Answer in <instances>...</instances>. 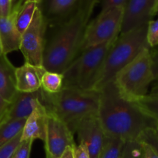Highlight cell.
Here are the masks:
<instances>
[{
	"mask_svg": "<svg viewBox=\"0 0 158 158\" xmlns=\"http://www.w3.org/2000/svg\"><path fill=\"white\" fill-rule=\"evenodd\" d=\"M99 93L97 116L106 137L125 142L139 140L146 130L155 128V122L137 103L121 96L114 81L105 85Z\"/></svg>",
	"mask_w": 158,
	"mask_h": 158,
	"instance_id": "obj_1",
	"label": "cell"
},
{
	"mask_svg": "<svg viewBox=\"0 0 158 158\" xmlns=\"http://www.w3.org/2000/svg\"><path fill=\"white\" fill-rule=\"evenodd\" d=\"M94 5L80 3L76 12L63 23L46 46L43 67L63 73L80 52L85 29Z\"/></svg>",
	"mask_w": 158,
	"mask_h": 158,
	"instance_id": "obj_2",
	"label": "cell"
},
{
	"mask_svg": "<svg viewBox=\"0 0 158 158\" xmlns=\"http://www.w3.org/2000/svg\"><path fill=\"white\" fill-rule=\"evenodd\" d=\"M148 24L119 35L106 54L103 65L94 81L92 90L99 91L113 81L117 73L142 50L151 49L147 41Z\"/></svg>",
	"mask_w": 158,
	"mask_h": 158,
	"instance_id": "obj_3",
	"label": "cell"
},
{
	"mask_svg": "<svg viewBox=\"0 0 158 158\" xmlns=\"http://www.w3.org/2000/svg\"><path fill=\"white\" fill-rule=\"evenodd\" d=\"M99 97V91L63 86L53 95L45 93L44 105L48 112L60 117L72 130L83 118L97 115Z\"/></svg>",
	"mask_w": 158,
	"mask_h": 158,
	"instance_id": "obj_4",
	"label": "cell"
},
{
	"mask_svg": "<svg viewBox=\"0 0 158 158\" xmlns=\"http://www.w3.org/2000/svg\"><path fill=\"white\" fill-rule=\"evenodd\" d=\"M119 93L125 99L136 103L148 94L155 81L152 69L151 49H144L116 75L114 79Z\"/></svg>",
	"mask_w": 158,
	"mask_h": 158,
	"instance_id": "obj_5",
	"label": "cell"
},
{
	"mask_svg": "<svg viewBox=\"0 0 158 158\" xmlns=\"http://www.w3.org/2000/svg\"><path fill=\"white\" fill-rule=\"evenodd\" d=\"M115 41L116 40L82 51L63 73V86L92 90L105 57Z\"/></svg>",
	"mask_w": 158,
	"mask_h": 158,
	"instance_id": "obj_6",
	"label": "cell"
},
{
	"mask_svg": "<svg viewBox=\"0 0 158 158\" xmlns=\"http://www.w3.org/2000/svg\"><path fill=\"white\" fill-rule=\"evenodd\" d=\"M124 7H113L100 12L85 29L80 52L88 48L114 41L121 32Z\"/></svg>",
	"mask_w": 158,
	"mask_h": 158,
	"instance_id": "obj_7",
	"label": "cell"
},
{
	"mask_svg": "<svg viewBox=\"0 0 158 158\" xmlns=\"http://www.w3.org/2000/svg\"><path fill=\"white\" fill-rule=\"evenodd\" d=\"M46 18L40 6L29 26L21 35L19 50L26 63L35 66H43V56L46 46Z\"/></svg>",
	"mask_w": 158,
	"mask_h": 158,
	"instance_id": "obj_8",
	"label": "cell"
},
{
	"mask_svg": "<svg viewBox=\"0 0 158 158\" xmlns=\"http://www.w3.org/2000/svg\"><path fill=\"white\" fill-rule=\"evenodd\" d=\"M45 143L46 158H61L68 147L76 144L73 133L68 125L54 114L48 112Z\"/></svg>",
	"mask_w": 158,
	"mask_h": 158,
	"instance_id": "obj_9",
	"label": "cell"
},
{
	"mask_svg": "<svg viewBox=\"0 0 158 158\" xmlns=\"http://www.w3.org/2000/svg\"><path fill=\"white\" fill-rule=\"evenodd\" d=\"M77 133L80 143L84 145L90 158H98L104 142L105 135L98 116L94 115L83 118L77 122L72 130Z\"/></svg>",
	"mask_w": 158,
	"mask_h": 158,
	"instance_id": "obj_10",
	"label": "cell"
},
{
	"mask_svg": "<svg viewBox=\"0 0 158 158\" xmlns=\"http://www.w3.org/2000/svg\"><path fill=\"white\" fill-rule=\"evenodd\" d=\"M156 0H128L123 11L120 34L148 24L154 17Z\"/></svg>",
	"mask_w": 158,
	"mask_h": 158,
	"instance_id": "obj_11",
	"label": "cell"
},
{
	"mask_svg": "<svg viewBox=\"0 0 158 158\" xmlns=\"http://www.w3.org/2000/svg\"><path fill=\"white\" fill-rule=\"evenodd\" d=\"M44 100L45 93L42 89L33 93L18 92L11 101L3 122L26 120L40 103L44 104Z\"/></svg>",
	"mask_w": 158,
	"mask_h": 158,
	"instance_id": "obj_12",
	"label": "cell"
},
{
	"mask_svg": "<svg viewBox=\"0 0 158 158\" xmlns=\"http://www.w3.org/2000/svg\"><path fill=\"white\" fill-rule=\"evenodd\" d=\"M23 2V0H18L13 5L9 15L0 16V41L5 55L20 49L22 34L17 29L15 19Z\"/></svg>",
	"mask_w": 158,
	"mask_h": 158,
	"instance_id": "obj_13",
	"label": "cell"
},
{
	"mask_svg": "<svg viewBox=\"0 0 158 158\" xmlns=\"http://www.w3.org/2000/svg\"><path fill=\"white\" fill-rule=\"evenodd\" d=\"M48 110L43 103H40L26 120L21 135V141L26 140H46Z\"/></svg>",
	"mask_w": 158,
	"mask_h": 158,
	"instance_id": "obj_14",
	"label": "cell"
},
{
	"mask_svg": "<svg viewBox=\"0 0 158 158\" xmlns=\"http://www.w3.org/2000/svg\"><path fill=\"white\" fill-rule=\"evenodd\" d=\"M46 69L26 63L15 67V86L18 92L33 93L41 89V80Z\"/></svg>",
	"mask_w": 158,
	"mask_h": 158,
	"instance_id": "obj_15",
	"label": "cell"
},
{
	"mask_svg": "<svg viewBox=\"0 0 158 158\" xmlns=\"http://www.w3.org/2000/svg\"><path fill=\"white\" fill-rule=\"evenodd\" d=\"M15 67L11 63L7 55H0V95L11 103L18 93L15 86Z\"/></svg>",
	"mask_w": 158,
	"mask_h": 158,
	"instance_id": "obj_16",
	"label": "cell"
},
{
	"mask_svg": "<svg viewBox=\"0 0 158 158\" xmlns=\"http://www.w3.org/2000/svg\"><path fill=\"white\" fill-rule=\"evenodd\" d=\"M80 2V0H46V12L52 18H61L78 7Z\"/></svg>",
	"mask_w": 158,
	"mask_h": 158,
	"instance_id": "obj_17",
	"label": "cell"
},
{
	"mask_svg": "<svg viewBox=\"0 0 158 158\" xmlns=\"http://www.w3.org/2000/svg\"><path fill=\"white\" fill-rule=\"evenodd\" d=\"M63 86V73L46 70L42 77L41 89L49 95L57 94Z\"/></svg>",
	"mask_w": 158,
	"mask_h": 158,
	"instance_id": "obj_18",
	"label": "cell"
},
{
	"mask_svg": "<svg viewBox=\"0 0 158 158\" xmlns=\"http://www.w3.org/2000/svg\"><path fill=\"white\" fill-rule=\"evenodd\" d=\"M26 120H14L0 123V147L22 133Z\"/></svg>",
	"mask_w": 158,
	"mask_h": 158,
	"instance_id": "obj_19",
	"label": "cell"
},
{
	"mask_svg": "<svg viewBox=\"0 0 158 158\" xmlns=\"http://www.w3.org/2000/svg\"><path fill=\"white\" fill-rule=\"evenodd\" d=\"M125 143L121 139L106 137L98 158H120Z\"/></svg>",
	"mask_w": 158,
	"mask_h": 158,
	"instance_id": "obj_20",
	"label": "cell"
},
{
	"mask_svg": "<svg viewBox=\"0 0 158 158\" xmlns=\"http://www.w3.org/2000/svg\"><path fill=\"white\" fill-rule=\"evenodd\" d=\"M136 103L148 117L158 125V94H148Z\"/></svg>",
	"mask_w": 158,
	"mask_h": 158,
	"instance_id": "obj_21",
	"label": "cell"
},
{
	"mask_svg": "<svg viewBox=\"0 0 158 158\" xmlns=\"http://www.w3.org/2000/svg\"><path fill=\"white\" fill-rule=\"evenodd\" d=\"M142 144L140 140H130L124 144L120 158H141Z\"/></svg>",
	"mask_w": 158,
	"mask_h": 158,
	"instance_id": "obj_22",
	"label": "cell"
},
{
	"mask_svg": "<svg viewBox=\"0 0 158 158\" xmlns=\"http://www.w3.org/2000/svg\"><path fill=\"white\" fill-rule=\"evenodd\" d=\"M22 133L14 137L10 141L0 147V158H12L15 150L21 143Z\"/></svg>",
	"mask_w": 158,
	"mask_h": 158,
	"instance_id": "obj_23",
	"label": "cell"
},
{
	"mask_svg": "<svg viewBox=\"0 0 158 158\" xmlns=\"http://www.w3.org/2000/svg\"><path fill=\"white\" fill-rule=\"evenodd\" d=\"M147 41L151 49L158 46V18L155 20L151 19L148 22Z\"/></svg>",
	"mask_w": 158,
	"mask_h": 158,
	"instance_id": "obj_24",
	"label": "cell"
},
{
	"mask_svg": "<svg viewBox=\"0 0 158 158\" xmlns=\"http://www.w3.org/2000/svg\"><path fill=\"white\" fill-rule=\"evenodd\" d=\"M139 140L151 145L158 154V135L155 128H148L140 136Z\"/></svg>",
	"mask_w": 158,
	"mask_h": 158,
	"instance_id": "obj_25",
	"label": "cell"
},
{
	"mask_svg": "<svg viewBox=\"0 0 158 158\" xmlns=\"http://www.w3.org/2000/svg\"><path fill=\"white\" fill-rule=\"evenodd\" d=\"M33 140H26L21 142L19 146L15 150L12 158H29Z\"/></svg>",
	"mask_w": 158,
	"mask_h": 158,
	"instance_id": "obj_26",
	"label": "cell"
},
{
	"mask_svg": "<svg viewBox=\"0 0 158 158\" xmlns=\"http://www.w3.org/2000/svg\"><path fill=\"white\" fill-rule=\"evenodd\" d=\"M128 0H101L100 12L113 7H124Z\"/></svg>",
	"mask_w": 158,
	"mask_h": 158,
	"instance_id": "obj_27",
	"label": "cell"
},
{
	"mask_svg": "<svg viewBox=\"0 0 158 158\" xmlns=\"http://www.w3.org/2000/svg\"><path fill=\"white\" fill-rule=\"evenodd\" d=\"M12 7V0H0V16L6 17L10 15Z\"/></svg>",
	"mask_w": 158,
	"mask_h": 158,
	"instance_id": "obj_28",
	"label": "cell"
},
{
	"mask_svg": "<svg viewBox=\"0 0 158 158\" xmlns=\"http://www.w3.org/2000/svg\"><path fill=\"white\" fill-rule=\"evenodd\" d=\"M74 158H90L87 148L82 143L75 144L73 147Z\"/></svg>",
	"mask_w": 158,
	"mask_h": 158,
	"instance_id": "obj_29",
	"label": "cell"
},
{
	"mask_svg": "<svg viewBox=\"0 0 158 158\" xmlns=\"http://www.w3.org/2000/svg\"><path fill=\"white\" fill-rule=\"evenodd\" d=\"M142 144V157L141 158H158L157 153L154 148L148 143L140 141Z\"/></svg>",
	"mask_w": 158,
	"mask_h": 158,
	"instance_id": "obj_30",
	"label": "cell"
},
{
	"mask_svg": "<svg viewBox=\"0 0 158 158\" xmlns=\"http://www.w3.org/2000/svg\"><path fill=\"white\" fill-rule=\"evenodd\" d=\"M151 60H152V69L155 81L158 80V49H151Z\"/></svg>",
	"mask_w": 158,
	"mask_h": 158,
	"instance_id": "obj_31",
	"label": "cell"
},
{
	"mask_svg": "<svg viewBox=\"0 0 158 158\" xmlns=\"http://www.w3.org/2000/svg\"><path fill=\"white\" fill-rule=\"evenodd\" d=\"M10 103L6 101L1 95H0V123L4 121V119L7 114L8 109L9 107Z\"/></svg>",
	"mask_w": 158,
	"mask_h": 158,
	"instance_id": "obj_32",
	"label": "cell"
},
{
	"mask_svg": "<svg viewBox=\"0 0 158 158\" xmlns=\"http://www.w3.org/2000/svg\"><path fill=\"white\" fill-rule=\"evenodd\" d=\"M61 158H74L73 149V147H68L66 151H64Z\"/></svg>",
	"mask_w": 158,
	"mask_h": 158,
	"instance_id": "obj_33",
	"label": "cell"
},
{
	"mask_svg": "<svg viewBox=\"0 0 158 158\" xmlns=\"http://www.w3.org/2000/svg\"><path fill=\"white\" fill-rule=\"evenodd\" d=\"M151 94H158V80L155 81L151 89Z\"/></svg>",
	"mask_w": 158,
	"mask_h": 158,
	"instance_id": "obj_34",
	"label": "cell"
},
{
	"mask_svg": "<svg viewBox=\"0 0 158 158\" xmlns=\"http://www.w3.org/2000/svg\"><path fill=\"white\" fill-rule=\"evenodd\" d=\"M80 2L82 3H86V4H92V5H95L97 4L98 2L97 0H80Z\"/></svg>",
	"mask_w": 158,
	"mask_h": 158,
	"instance_id": "obj_35",
	"label": "cell"
},
{
	"mask_svg": "<svg viewBox=\"0 0 158 158\" xmlns=\"http://www.w3.org/2000/svg\"><path fill=\"white\" fill-rule=\"evenodd\" d=\"M157 6H158V0H156L155 6H154V16H155V12H156V9H157Z\"/></svg>",
	"mask_w": 158,
	"mask_h": 158,
	"instance_id": "obj_36",
	"label": "cell"
},
{
	"mask_svg": "<svg viewBox=\"0 0 158 158\" xmlns=\"http://www.w3.org/2000/svg\"><path fill=\"white\" fill-rule=\"evenodd\" d=\"M3 54L2 52V45H1V41H0V55Z\"/></svg>",
	"mask_w": 158,
	"mask_h": 158,
	"instance_id": "obj_37",
	"label": "cell"
},
{
	"mask_svg": "<svg viewBox=\"0 0 158 158\" xmlns=\"http://www.w3.org/2000/svg\"><path fill=\"white\" fill-rule=\"evenodd\" d=\"M155 131H156V132H157V135H158V125L157 124H156Z\"/></svg>",
	"mask_w": 158,
	"mask_h": 158,
	"instance_id": "obj_38",
	"label": "cell"
},
{
	"mask_svg": "<svg viewBox=\"0 0 158 158\" xmlns=\"http://www.w3.org/2000/svg\"><path fill=\"white\" fill-rule=\"evenodd\" d=\"M158 15V6H157V9H156V12H155V15Z\"/></svg>",
	"mask_w": 158,
	"mask_h": 158,
	"instance_id": "obj_39",
	"label": "cell"
},
{
	"mask_svg": "<svg viewBox=\"0 0 158 158\" xmlns=\"http://www.w3.org/2000/svg\"><path fill=\"white\" fill-rule=\"evenodd\" d=\"M17 1H18V0H12V2H13V5H14V4H15V2H17Z\"/></svg>",
	"mask_w": 158,
	"mask_h": 158,
	"instance_id": "obj_40",
	"label": "cell"
},
{
	"mask_svg": "<svg viewBox=\"0 0 158 158\" xmlns=\"http://www.w3.org/2000/svg\"><path fill=\"white\" fill-rule=\"evenodd\" d=\"M97 2H99V0H97Z\"/></svg>",
	"mask_w": 158,
	"mask_h": 158,
	"instance_id": "obj_41",
	"label": "cell"
}]
</instances>
